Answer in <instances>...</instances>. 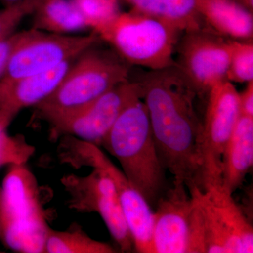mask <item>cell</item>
Returning a JSON list of instances; mask_svg holds the SVG:
<instances>
[{
  "label": "cell",
  "instance_id": "cell-1",
  "mask_svg": "<svg viewBox=\"0 0 253 253\" xmlns=\"http://www.w3.org/2000/svg\"><path fill=\"white\" fill-rule=\"evenodd\" d=\"M139 83L163 167L191 191L206 186L197 91L176 65L145 73Z\"/></svg>",
  "mask_w": 253,
  "mask_h": 253
},
{
  "label": "cell",
  "instance_id": "cell-2",
  "mask_svg": "<svg viewBox=\"0 0 253 253\" xmlns=\"http://www.w3.org/2000/svg\"><path fill=\"white\" fill-rule=\"evenodd\" d=\"M101 147L118 160L131 185L150 206H155L166 187V169L158 154L142 99H136L121 113Z\"/></svg>",
  "mask_w": 253,
  "mask_h": 253
},
{
  "label": "cell",
  "instance_id": "cell-3",
  "mask_svg": "<svg viewBox=\"0 0 253 253\" xmlns=\"http://www.w3.org/2000/svg\"><path fill=\"white\" fill-rule=\"evenodd\" d=\"M93 46L75 60L55 90L33 107L38 117L49 126L77 114L106 91L129 80L131 65L115 50Z\"/></svg>",
  "mask_w": 253,
  "mask_h": 253
},
{
  "label": "cell",
  "instance_id": "cell-4",
  "mask_svg": "<svg viewBox=\"0 0 253 253\" xmlns=\"http://www.w3.org/2000/svg\"><path fill=\"white\" fill-rule=\"evenodd\" d=\"M41 189L26 164L9 166L0 186V238L8 249L18 253H44L49 226Z\"/></svg>",
  "mask_w": 253,
  "mask_h": 253
},
{
  "label": "cell",
  "instance_id": "cell-5",
  "mask_svg": "<svg viewBox=\"0 0 253 253\" xmlns=\"http://www.w3.org/2000/svg\"><path fill=\"white\" fill-rule=\"evenodd\" d=\"M129 65L150 71L175 65L173 55L182 32L170 23L130 10L94 31Z\"/></svg>",
  "mask_w": 253,
  "mask_h": 253
},
{
  "label": "cell",
  "instance_id": "cell-6",
  "mask_svg": "<svg viewBox=\"0 0 253 253\" xmlns=\"http://www.w3.org/2000/svg\"><path fill=\"white\" fill-rule=\"evenodd\" d=\"M57 156L60 162L76 169L96 168L109 176L116 186L132 238L134 251L140 253H154V211L151 206L99 146L74 136H63L59 138Z\"/></svg>",
  "mask_w": 253,
  "mask_h": 253
},
{
  "label": "cell",
  "instance_id": "cell-7",
  "mask_svg": "<svg viewBox=\"0 0 253 253\" xmlns=\"http://www.w3.org/2000/svg\"><path fill=\"white\" fill-rule=\"evenodd\" d=\"M202 212L207 253H252L253 228L232 194L221 184L191 191Z\"/></svg>",
  "mask_w": 253,
  "mask_h": 253
},
{
  "label": "cell",
  "instance_id": "cell-8",
  "mask_svg": "<svg viewBox=\"0 0 253 253\" xmlns=\"http://www.w3.org/2000/svg\"><path fill=\"white\" fill-rule=\"evenodd\" d=\"M67 194V206L77 212H96L102 218L120 252L134 251L116 186L106 173L96 168L88 175L68 174L61 180Z\"/></svg>",
  "mask_w": 253,
  "mask_h": 253
},
{
  "label": "cell",
  "instance_id": "cell-9",
  "mask_svg": "<svg viewBox=\"0 0 253 253\" xmlns=\"http://www.w3.org/2000/svg\"><path fill=\"white\" fill-rule=\"evenodd\" d=\"M176 45L175 65L198 94L226 81L229 40L205 27L183 33Z\"/></svg>",
  "mask_w": 253,
  "mask_h": 253
},
{
  "label": "cell",
  "instance_id": "cell-10",
  "mask_svg": "<svg viewBox=\"0 0 253 253\" xmlns=\"http://www.w3.org/2000/svg\"><path fill=\"white\" fill-rule=\"evenodd\" d=\"M100 40L94 31L87 36H74L32 28L29 36L15 50L1 81H14L44 72L76 59Z\"/></svg>",
  "mask_w": 253,
  "mask_h": 253
},
{
  "label": "cell",
  "instance_id": "cell-11",
  "mask_svg": "<svg viewBox=\"0 0 253 253\" xmlns=\"http://www.w3.org/2000/svg\"><path fill=\"white\" fill-rule=\"evenodd\" d=\"M208 94L201 133L206 186L221 184L223 154L241 115L239 91L232 83L221 82Z\"/></svg>",
  "mask_w": 253,
  "mask_h": 253
},
{
  "label": "cell",
  "instance_id": "cell-12",
  "mask_svg": "<svg viewBox=\"0 0 253 253\" xmlns=\"http://www.w3.org/2000/svg\"><path fill=\"white\" fill-rule=\"evenodd\" d=\"M142 99L139 83L129 81L106 91L77 114L49 126V138L72 136L101 147L116 120L131 103Z\"/></svg>",
  "mask_w": 253,
  "mask_h": 253
},
{
  "label": "cell",
  "instance_id": "cell-13",
  "mask_svg": "<svg viewBox=\"0 0 253 253\" xmlns=\"http://www.w3.org/2000/svg\"><path fill=\"white\" fill-rule=\"evenodd\" d=\"M195 199L182 181L174 179L172 186L158 198L154 212V253H187Z\"/></svg>",
  "mask_w": 253,
  "mask_h": 253
},
{
  "label": "cell",
  "instance_id": "cell-14",
  "mask_svg": "<svg viewBox=\"0 0 253 253\" xmlns=\"http://www.w3.org/2000/svg\"><path fill=\"white\" fill-rule=\"evenodd\" d=\"M76 59L66 61L44 72L14 81H0V106L6 124L9 126L23 109L34 107L47 98L59 85Z\"/></svg>",
  "mask_w": 253,
  "mask_h": 253
},
{
  "label": "cell",
  "instance_id": "cell-15",
  "mask_svg": "<svg viewBox=\"0 0 253 253\" xmlns=\"http://www.w3.org/2000/svg\"><path fill=\"white\" fill-rule=\"evenodd\" d=\"M253 164V117L240 115L223 154L221 185L233 194Z\"/></svg>",
  "mask_w": 253,
  "mask_h": 253
},
{
  "label": "cell",
  "instance_id": "cell-16",
  "mask_svg": "<svg viewBox=\"0 0 253 253\" xmlns=\"http://www.w3.org/2000/svg\"><path fill=\"white\" fill-rule=\"evenodd\" d=\"M205 24L228 39L250 41L253 36V12L236 0H196Z\"/></svg>",
  "mask_w": 253,
  "mask_h": 253
},
{
  "label": "cell",
  "instance_id": "cell-17",
  "mask_svg": "<svg viewBox=\"0 0 253 253\" xmlns=\"http://www.w3.org/2000/svg\"><path fill=\"white\" fill-rule=\"evenodd\" d=\"M131 10L175 26L182 33L205 27L196 0H126Z\"/></svg>",
  "mask_w": 253,
  "mask_h": 253
},
{
  "label": "cell",
  "instance_id": "cell-18",
  "mask_svg": "<svg viewBox=\"0 0 253 253\" xmlns=\"http://www.w3.org/2000/svg\"><path fill=\"white\" fill-rule=\"evenodd\" d=\"M33 14L38 31L67 35L89 28L72 0H42Z\"/></svg>",
  "mask_w": 253,
  "mask_h": 253
},
{
  "label": "cell",
  "instance_id": "cell-19",
  "mask_svg": "<svg viewBox=\"0 0 253 253\" xmlns=\"http://www.w3.org/2000/svg\"><path fill=\"white\" fill-rule=\"evenodd\" d=\"M117 249L107 243L91 239L77 223L66 230L48 228L44 253H115Z\"/></svg>",
  "mask_w": 253,
  "mask_h": 253
},
{
  "label": "cell",
  "instance_id": "cell-20",
  "mask_svg": "<svg viewBox=\"0 0 253 253\" xmlns=\"http://www.w3.org/2000/svg\"><path fill=\"white\" fill-rule=\"evenodd\" d=\"M226 81L237 83L253 81V40H229V61Z\"/></svg>",
  "mask_w": 253,
  "mask_h": 253
},
{
  "label": "cell",
  "instance_id": "cell-21",
  "mask_svg": "<svg viewBox=\"0 0 253 253\" xmlns=\"http://www.w3.org/2000/svg\"><path fill=\"white\" fill-rule=\"evenodd\" d=\"M94 31L111 22L120 13V0H72Z\"/></svg>",
  "mask_w": 253,
  "mask_h": 253
},
{
  "label": "cell",
  "instance_id": "cell-22",
  "mask_svg": "<svg viewBox=\"0 0 253 253\" xmlns=\"http://www.w3.org/2000/svg\"><path fill=\"white\" fill-rule=\"evenodd\" d=\"M6 129L0 125V168L26 164L36 152V148L22 134L9 135Z\"/></svg>",
  "mask_w": 253,
  "mask_h": 253
},
{
  "label": "cell",
  "instance_id": "cell-23",
  "mask_svg": "<svg viewBox=\"0 0 253 253\" xmlns=\"http://www.w3.org/2000/svg\"><path fill=\"white\" fill-rule=\"evenodd\" d=\"M42 0H22L0 9V41L14 33L20 23L33 14Z\"/></svg>",
  "mask_w": 253,
  "mask_h": 253
},
{
  "label": "cell",
  "instance_id": "cell-24",
  "mask_svg": "<svg viewBox=\"0 0 253 253\" xmlns=\"http://www.w3.org/2000/svg\"><path fill=\"white\" fill-rule=\"evenodd\" d=\"M31 33V29L17 33L14 32L7 38L0 41V81L4 77L15 50L29 36Z\"/></svg>",
  "mask_w": 253,
  "mask_h": 253
},
{
  "label": "cell",
  "instance_id": "cell-25",
  "mask_svg": "<svg viewBox=\"0 0 253 253\" xmlns=\"http://www.w3.org/2000/svg\"><path fill=\"white\" fill-rule=\"evenodd\" d=\"M241 115L253 117V81L247 83L242 92H239Z\"/></svg>",
  "mask_w": 253,
  "mask_h": 253
},
{
  "label": "cell",
  "instance_id": "cell-26",
  "mask_svg": "<svg viewBox=\"0 0 253 253\" xmlns=\"http://www.w3.org/2000/svg\"><path fill=\"white\" fill-rule=\"evenodd\" d=\"M236 1L244 6L251 12H253V0H236Z\"/></svg>",
  "mask_w": 253,
  "mask_h": 253
},
{
  "label": "cell",
  "instance_id": "cell-27",
  "mask_svg": "<svg viewBox=\"0 0 253 253\" xmlns=\"http://www.w3.org/2000/svg\"><path fill=\"white\" fill-rule=\"evenodd\" d=\"M20 1H22V0H0V2L6 6V5L14 4V3L18 2Z\"/></svg>",
  "mask_w": 253,
  "mask_h": 253
},
{
  "label": "cell",
  "instance_id": "cell-28",
  "mask_svg": "<svg viewBox=\"0 0 253 253\" xmlns=\"http://www.w3.org/2000/svg\"><path fill=\"white\" fill-rule=\"evenodd\" d=\"M0 125L1 126H5V127L7 128V125L5 123L4 119H3L2 113H1V106H0Z\"/></svg>",
  "mask_w": 253,
  "mask_h": 253
},
{
  "label": "cell",
  "instance_id": "cell-29",
  "mask_svg": "<svg viewBox=\"0 0 253 253\" xmlns=\"http://www.w3.org/2000/svg\"><path fill=\"white\" fill-rule=\"evenodd\" d=\"M0 234H1V222H0Z\"/></svg>",
  "mask_w": 253,
  "mask_h": 253
}]
</instances>
